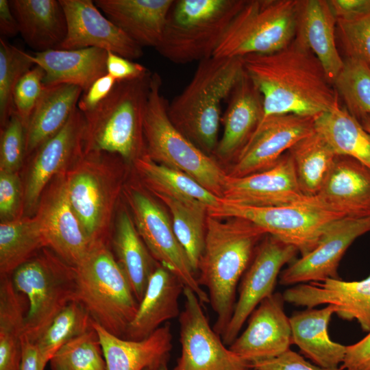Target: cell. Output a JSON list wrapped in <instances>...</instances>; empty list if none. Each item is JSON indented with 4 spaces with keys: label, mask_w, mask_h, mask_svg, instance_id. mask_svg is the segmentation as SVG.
<instances>
[{
    "label": "cell",
    "mask_w": 370,
    "mask_h": 370,
    "mask_svg": "<svg viewBox=\"0 0 370 370\" xmlns=\"http://www.w3.org/2000/svg\"><path fill=\"white\" fill-rule=\"evenodd\" d=\"M121 160L116 154L82 149L64 172L69 201L91 243H110L121 189Z\"/></svg>",
    "instance_id": "obj_5"
},
{
    "label": "cell",
    "mask_w": 370,
    "mask_h": 370,
    "mask_svg": "<svg viewBox=\"0 0 370 370\" xmlns=\"http://www.w3.org/2000/svg\"><path fill=\"white\" fill-rule=\"evenodd\" d=\"M97 7L143 47L160 43L173 0H96Z\"/></svg>",
    "instance_id": "obj_28"
},
{
    "label": "cell",
    "mask_w": 370,
    "mask_h": 370,
    "mask_svg": "<svg viewBox=\"0 0 370 370\" xmlns=\"http://www.w3.org/2000/svg\"><path fill=\"white\" fill-rule=\"evenodd\" d=\"M92 322L79 301L74 300L69 303L35 343L41 363L45 367L63 345L92 328Z\"/></svg>",
    "instance_id": "obj_40"
},
{
    "label": "cell",
    "mask_w": 370,
    "mask_h": 370,
    "mask_svg": "<svg viewBox=\"0 0 370 370\" xmlns=\"http://www.w3.org/2000/svg\"><path fill=\"white\" fill-rule=\"evenodd\" d=\"M116 81L106 74L95 80L81 95L77 108L83 113H88L96 108L111 92Z\"/></svg>",
    "instance_id": "obj_50"
},
{
    "label": "cell",
    "mask_w": 370,
    "mask_h": 370,
    "mask_svg": "<svg viewBox=\"0 0 370 370\" xmlns=\"http://www.w3.org/2000/svg\"><path fill=\"white\" fill-rule=\"evenodd\" d=\"M242 58L212 56L199 62L185 88L168 103L173 125L206 153L218 143L221 104L244 73Z\"/></svg>",
    "instance_id": "obj_3"
},
{
    "label": "cell",
    "mask_w": 370,
    "mask_h": 370,
    "mask_svg": "<svg viewBox=\"0 0 370 370\" xmlns=\"http://www.w3.org/2000/svg\"><path fill=\"white\" fill-rule=\"evenodd\" d=\"M313 132L314 117L286 114L263 119L234 159L227 175L240 177L269 169L295 143Z\"/></svg>",
    "instance_id": "obj_15"
},
{
    "label": "cell",
    "mask_w": 370,
    "mask_h": 370,
    "mask_svg": "<svg viewBox=\"0 0 370 370\" xmlns=\"http://www.w3.org/2000/svg\"><path fill=\"white\" fill-rule=\"evenodd\" d=\"M282 296L284 301L297 306L332 305L338 317L356 320L364 332H370V275L360 281L330 278L299 284Z\"/></svg>",
    "instance_id": "obj_22"
},
{
    "label": "cell",
    "mask_w": 370,
    "mask_h": 370,
    "mask_svg": "<svg viewBox=\"0 0 370 370\" xmlns=\"http://www.w3.org/2000/svg\"><path fill=\"white\" fill-rule=\"evenodd\" d=\"M184 288V284L174 273L159 264L149 280L124 338L144 339L164 322L180 316L178 299Z\"/></svg>",
    "instance_id": "obj_27"
},
{
    "label": "cell",
    "mask_w": 370,
    "mask_h": 370,
    "mask_svg": "<svg viewBox=\"0 0 370 370\" xmlns=\"http://www.w3.org/2000/svg\"><path fill=\"white\" fill-rule=\"evenodd\" d=\"M29 58L43 69L45 86L71 84L85 92L95 80L107 74V51L98 48L54 49L29 53Z\"/></svg>",
    "instance_id": "obj_29"
},
{
    "label": "cell",
    "mask_w": 370,
    "mask_h": 370,
    "mask_svg": "<svg viewBox=\"0 0 370 370\" xmlns=\"http://www.w3.org/2000/svg\"><path fill=\"white\" fill-rule=\"evenodd\" d=\"M83 92L71 84L45 86L26 126L27 158L64 126Z\"/></svg>",
    "instance_id": "obj_32"
},
{
    "label": "cell",
    "mask_w": 370,
    "mask_h": 370,
    "mask_svg": "<svg viewBox=\"0 0 370 370\" xmlns=\"http://www.w3.org/2000/svg\"><path fill=\"white\" fill-rule=\"evenodd\" d=\"M336 19L352 20L370 14V0H330Z\"/></svg>",
    "instance_id": "obj_52"
},
{
    "label": "cell",
    "mask_w": 370,
    "mask_h": 370,
    "mask_svg": "<svg viewBox=\"0 0 370 370\" xmlns=\"http://www.w3.org/2000/svg\"><path fill=\"white\" fill-rule=\"evenodd\" d=\"M85 125L84 115L77 107L64 126L29 156L23 184L24 216L35 214L51 181L65 172L79 156L83 149Z\"/></svg>",
    "instance_id": "obj_16"
},
{
    "label": "cell",
    "mask_w": 370,
    "mask_h": 370,
    "mask_svg": "<svg viewBox=\"0 0 370 370\" xmlns=\"http://www.w3.org/2000/svg\"><path fill=\"white\" fill-rule=\"evenodd\" d=\"M19 34L36 52L58 49L64 40L66 20L60 0H11Z\"/></svg>",
    "instance_id": "obj_30"
},
{
    "label": "cell",
    "mask_w": 370,
    "mask_h": 370,
    "mask_svg": "<svg viewBox=\"0 0 370 370\" xmlns=\"http://www.w3.org/2000/svg\"><path fill=\"white\" fill-rule=\"evenodd\" d=\"M304 195L314 197L320 191L336 155L317 132L295 143L288 151Z\"/></svg>",
    "instance_id": "obj_39"
},
{
    "label": "cell",
    "mask_w": 370,
    "mask_h": 370,
    "mask_svg": "<svg viewBox=\"0 0 370 370\" xmlns=\"http://www.w3.org/2000/svg\"><path fill=\"white\" fill-rule=\"evenodd\" d=\"M142 182L154 194L192 199L204 204L208 212L217 209L222 199L210 192L187 174L152 160L147 154L132 163Z\"/></svg>",
    "instance_id": "obj_35"
},
{
    "label": "cell",
    "mask_w": 370,
    "mask_h": 370,
    "mask_svg": "<svg viewBox=\"0 0 370 370\" xmlns=\"http://www.w3.org/2000/svg\"><path fill=\"white\" fill-rule=\"evenodd\" d=\"M301 192L293 159L286 152L271 167L240 177L227 175L221 199L247 206L271 207L292 204L306 198Z\"/></svg>",
    "instance_id": "obj_20"
},
{
    "label": "cell",
    "mask_w": 370,
    "mask_h": 370,
    "mask_svg": "<svg viewBox=\"0 0 370 370\" xmlns=\"http://www.w3.org/2000/svg\"><path fill=\"white\" fill-rule=\"evenodd\" d=\"M183 293L184 308L179 316L181 354L174 370H254L210 327L195 292L184 286Z\"/></svg>",
    "instance_id": "obj_13"
},
{
    "label": "cell",
    "mask_w": 370,
    "mask_h": 370,
    "mask_svg": "<svg viewBox=\"0 0 370 370\" xmlns=\"http://www.w3.org/2000/svg\"><path fill=\"white\" fill-rule=\"evenodd\" d=\"M333 84L345 108L359 122L370 115L369 65L358 59L346 58Z\"/></svg>",
    "instance_id": "obj_41"
},
{
    "label": "cell",
    "mask_w": 370,
    "mask_h": 370,
    "mask_svg": "<svg viewBox=\"0 0 370 370\" xmlns=\"http://www.w3.org/2000/svg\"><path fill=\"white\" fill-rule=\"evenodd\" d=\"M336 308L327 305L321 309L307 308L295 312L290 318L293 343L315 365L325 368H337L342 364L346 346L332 341L328 329Z\"/></svg>",
    "instance_id": "obj_31"
},
{
    "label": "cell",
    "mask_w": 370,
    "mask_h": 370,
    "mask_svg": "<svg viewBox=\"0 0 370 370\" xmlns=\"http://www.w3.org/2000/svg\"><path fill=\"white\" fill-rule=\"evenodd\" d=\"M162 79L152 73L143 120L146 154L154 162L180 171L221 198L227 177L217 161L184 136L171 122Z\"/></svg>",
    "instance_id": "obj_7"
},
{
    "label": "cell",
    "mask_w": 370,
    "mask_h": 370,
    "mask_svg": "<svg viewBox=\"0 0 370 370\" xmlns=\"http://www.w3.org/2000/svg\"><path fill=\"white\" fill-rule=\"evenodd\" d=\"M221 219L208 214L205 246L197 277L208 289L209 303L217 315L214 330L222 335L232 316L236 287L265 232L240 218Z\"/></svg>",
    "instance_id": "obj_2"
},
{
    "label": "cell",
    "mask_w": 370,
    "mask_h": 370,
    "mask_svg": "<svg viewBox=\"0 0 370 370\" xmlns=\"http://www.w3.org/2000/svg\"><path fill=\"white\" fill-rule=\"evenodd\" d=\"M35 64L29 53L0 38V123L5 125L14 112L12 95L19 79Z\"/></svg>",
    "instance_id": "obj_43"
},
{
    "label": "cell",
    "mask_w": 370,
    "mask_h": 370,
    "mask_svg": "<svg viewBox=\"0 0 370 370\" xmlns=\"http://www.w3.org/2000/svg\"><path fill=\"white\" fill-rule=\"evenodd\" d=\"M109 245L103 241L92 243L75 267L76 300L85 307L95 322L124 338L138 302Z\"/></svg>",
    "instance_id": "obj_6"
},
{
    "label": "cell",
    "mask_w": 370,
    "mask_h": 370,
    "mask_svg": "<svg viewBox=\"0 0 370 370\" xmlns=\"http://www.w3.org/2000/svg\"><path fill=\"white\" fill-rule=\"evenodd\" d=\"M214 217L240 218L247 220L284 243L295 246L306 255L319 243L326 229L335 221L344 218L317 197L284 206L254 207L223 201L216 210L208 212Z\"/></svg>",
    "instance_id": "obj_11"
},
{
    "label": "cell",
    "mask_w": 370,
    "mask_h": 370,
    "mask_svg": "<svg viewBox=\"0 0 370 370\" xmlns=\"http://www.w3.org/2000/svg\"><path fill=\"white\" fill-rule=\"evenodd\" d=\"M47 247L35 215L0 223V276L10 275L18 267Z\"/></svg>",
    "instance_id": "obj_38"
},
{
    "label": "cell",
    "mask_w": 370,
    "mask_h": 370,
    "mask_svg": "<svg viewBox=\"0 0 370 370\" xmlns=\"http://www.w3.org/2000/svg\"><path fill=\"white\" fill-rule=\"evenodd\" d=\"M44 76L43 69L35 65L19 79L14 89V112L25 126L45 89Z\"/></svg>",
    "instance_id": "obj_46"
},
{
    "label": "cell",
    "mask_w": 370,
    "mask_h": 370,
    "mask_svg": "<svg viewBox=\"0 0 370 370\" xmlns=\"http://www.w3.org/2000/svg\"><path fill=\"white\" fill-rule=\"evenodd\" d=\"M360 123L364 129L370 134V115H367L360 120Z\"/></svg>",
    "instance_id": "obj_55"
},
{
    "label": "cell",
    "mask_w": 370,
    "mask_h": 370,
    "mask_svg": "<svg viewBox=\"0 0 370 370\" xmlns=\"http://www.w3.org/2000/svg\"><path fill=\"white\" fill-rule=\"evenodd\" d=\"M26 158V126L14 112L1 128L0 171L19 172Z\"/></svg>",
    "instance_id": "obj_44"
},
{
    "label": "cell",
    "mask_w": 370,
    "mask_h": 370,
    "mask_svg": "<svg viewBox=\"0 0 370 370\" xmlns=\"http://www.w3.org/2000/svg\"><path fill=\"white\" fill-rule=\"evenodd\" d=\"M51 370H107L93 326L63 345L49 360Z\"/></svg>",
    "instance_id": "obj_42"
},
{
    "label": "cell",
    "mask_w": 370,
    "mask_h": 370,
    "mask_svg": "<svg viewBox=\"0 0 370 370\" xmlns=\"http://www.w3.org/2000/svg\"><path fill=\"white\" fill-rule=\"evenodd\" d=\"M10 276L28 303L22 341L35 343L54 318L76 300L75 267L45 247Z\"/></svg>",
    "instance_id": "obj_9"
},
{
    "label": "cell",
    "mask_w": 370,
    "mask_h": 370,
    "mask_svg": "<svg viewBox=\"0 0 370 370\" xmlns=\"http://www.w3.org/2000/svg\"><path fill=\"white\" fill-rule=\"evenodd\" d=\"M300 3L298 0L245 1L212 56L241 58L285 48L294 40Z\"/></svg>",
    "instance_id": "obj_10"
},
{
    "label": "cell",
    "mask_w": 370,
    "mask_h": 370,
    "mask_svg": "<svg viewBox=\"0 0 370 370\" xmlns=\"http://www.w3.org/2000/svg\"><path fill=\"white\" fill-rule=\"evenodd\" d=\"M1 37H14L19 33L18 22L8 0H0Z\"/></svg>",
    "instance_id": "obj_53"
},
{
    "label": "cell",
    "mask_w": 370,
    "mask_h": 370,
    "mask_svg": "<svg viewBox=\"0 0 370 370\" xmlns=\"http://www.w3.org/2000/svg\"><path fill=\"white\" fill-rule=\"evenodd\" d=\"M314 128L336 156L354 158L370 167V134L338 102L314 117Z\"/></svg>",
    "instance_id": "obj_34"
},
{
    "label": "cell",
    "mask_w": 370,
    "mask_h": 370,
    "mask_svg": "<svg viewBox=\"0 0 370 370\" xmlns=\"http://www.w3.org/2000/svg\"><path fill=\"white\" fill-rule=\"evenodd\" d=\"M298 249L270 234L257 245L253 258L244 273L239 295L222 340L230 345L252 312L264 299L271 296L282 268L295 260Z\"/></svg>",
    "instance_id": "obj_14"
},
{
    "label": "cell",
    "mask_w": 370,
    "mask_h": 370,
    "mask_svg": "<svg viewBox=\"0 0 370 370\" xmlns=\"http://www.w3.org/2000/svg\"><path fill=\"white\" fill-rule=\"evenodd\" d=\"M284 302L279 293L261 301L249 317L246 329L229 348L250 364L276 358L290 349L292 332Z\"/></svg>",
    "instance_id": "obj_21"
},
{
    "label": "cell",
    "mask_w": 370,
    "mask_h": 370,
    "mask_svg": "<svg viewBox=\"0 0 370 370\" xmlns=\"http://www.w3.org/2000/svg\"><path fill=\"white\" fill-rule=\"evenodd\" d=\"M67 31L58 49L98 48L131 60L140 58L142 47L109 20L91 0H60Z\"/></svg>",
    "instance_id": "obj_18"
},
{
    "label": "cell",
    "mask_w": 370,
    "mask_h": 370,
    "mask_svg": "<svg viewBox=\"0 0 370 370\" xmlns=\"http://www.w3.org/2000/svg\"><path fill=\"white\" fill-rule=\"evenodd\" d=\"M123 193L136 228L153 257L174 273L185 287L193 290L201 303H209L208 295L198 284L166 211L138 187L127 186Z\"/></svg>",
    "instance_id": "obj_12"
},
{
    "label": "cell",
    "mask_w": 370,
    "mask_h": 370,
    "mask_svg": "<svg viewBox=\"0 0 370 370\" xmlns=\"http://www.w3.org/2000/svg\"><path fill=\"white\" fill-rule=\"evenodd\" d=\"M92 326L99 336L107 370H145L169 362L173 345L168 323L142 340L120 338L94 321Z\"/></svg>",
    "instance_id": "obj_26"
},
{
    "label": "cell",
    "mask_w": 370,
    "mask_h": 370,
    "mask_svg": "<svg viewBox=\"0 0 370 370\" xmlns=\"http://www.w3.org/2000/svg\"><path fill=\"white\" fill-rule=\"evenodd\" d=\"M341 369L370 370V332L357 343L346 346Z\"/></svg>",
    "instance_id": "obj_51"
},
{
    "label": "cell",
    "mask_w": 370,
    "mask_h": 370,
    "mask_svg": "<svg viewBox=\"0 0 370 370\" xmlns=\"http://www.w3.org/2000/svg\"><path fill=\"white\" fill-rule=\"evenodd\" d=\"M112 244L115 258L139 303L149 280L159 266L139 235L132 215L125 208L116 214Z\"/></svg>",
    "instance_id": "obj_33"
},
{
    "label": "cell",
    "mask_w": 370,
    "mask_h": 370,
    "mask_svg": "<svg viewBox=\"0 0 370 370\" xmlns=\"http://www.w3.org/2000/svg\"><path fill=\"white\" fill-rule=\"evenodd\" d=\"M336 26L347 58L370 66V14L352 20L337 19Z\"/></svg>",
    "instance_id": "obj_45"
},
{
    "label": "cell",
    "mask_w": 370,
    "mask_h": 370,
    "mask_svg": "<svg viewBox=\"0 0 370 370\" xmlns=\"http://www.w3.org/2000/svg\"><path fill=\"white\" fill-rule=\"evenodd\" d=\"M168 362H164L158 365L147 368L145 370H169Z\"/></svg>",
    "instance_id": "obj_56"
},
{
    "label": "cell",
    "mask_w": 370,
    "mask_h": 370,
    "mask_svg": "<svg viewBox=\"0 0 370 370\" xmlns=\"http://www.w3.org/2000/svg\"><path fill=\"white\" fill-rule=\"evenodd\" d=\"M244 0H177L156 50L175 64L210 58Z\"/></svg>",
    "instance_id": "obj_8"
},
{
    "label": "cell",
    "mask_w": 370,
    "mask_h": 370,
    "mask_svg": "<svg viewBox=\"0 0 370 370\" xmlns=\"http://www.w3.org/2000/svg\"><path fill=\"white\" fill-rule=\"evenodd\" d=\"M221 118L223 133L214 151L222 160L234 159L248 142L263 115L262 97L245 72L232 89Z\"/></svg>",
    "instance_id": "obj_24"
},
{
    "label": "cell",
    "mask_w": 370,
    "mask_h": 370,
    "mask_svg": "<svg viewBox=\"0 0 370 370\" xmlns=\"http://www.w3.org/2000/svg\"><path fill=\"white\" fill-rule=\"evenodd\" d=\"M152 73L118 82L109 95L92 111L84 114L83 150L119 156L133 163L146 154L143 120Z\"/></svg>",
    "instance_id": "obj_4"
},
{
    "label": "cell",
    "mask_w": 370,
    "mask_h": 370,
    "mask_svg": "<svg viewBox=\"0 0 370 370\" xmlns=\"http://www.w3.org/2000/svg\"><path fill=\"white\" fill-rule=\"evenodd\" d=\"M35 343L22 341V356L19 370H44Z\"/></svg>",
    "instance_id": "obj_54"
},
{
    "label": "cell",
    "mask_w": 370,
    "mask_h": 370,
    "mask_svg": "<svg viewBox=\"0 0 370 370\" xmlns=\"http://www.w3.org/2000/svg\"><path fill=\"white\" fill-rule=\"evenodd\" d=\"M25 301L11 276H0V370H19L27 314Z\"/></svg>",
    "instance_id": "obj_36"
},
{
    "label": "cell",
    "mask_w": 370,
    "mask_h": 370,
    "mask_svg": "<svg viewBox=\"0 0 370 370\" xmlns=\"http://www.w3.org/2000/svg\"><path fill=\"white\" fill-rule=\"evenodd\" d=\"M34 215L47 247L69 264L76 267L92 243L69 201L64 172L56 175L45 189Z\"/></svg>",
    "instance_id": "obj_17"
},
{
    "label": "cell",
    "mask_w": 370,
    "mask_h": 370,
    "mask_svg": "<svg viewBox=\"0 0 370 370\" xmlns=\"http://www.w3.org/2000/svg\"><path fill=\"white\" fill-rule=\"evenodd\" d=\"M254 370H342L341 368H325L306 361L303 356L287 350L280 356L251 364Z\"/></svg>",
    "instance_id": "obj_48"
},
{
    "label": "cell",
    "mask_w": 370,
    "mask_h": 370,
    "mask_svg": "<svg viewBox=\"0 0 370 370\" xmlns=\"http://www.w3.org/2000/svg\"><path fill=\"white\" fill-rule=\"evenodd\" d=\"M369 232L370 217H344L335 221L313 250L292 261L280 273V284L297 285L339 278L337 270L345 251L356 238Z\"/></svg>",
    "instance_id": "obj_19"
},
{
    "label": "cell",
    "mask_w": 370,
    "mask_h": 370,
    "mask_svg": "<svg viewBox=\"0 0 370 370\" xmlns=\"http://www.w3.org/2000/svg\"><path fill=\"white\" fill-rule=\"evenodd\" d=\"M317 198L344 217H370V167L345 156H336Z\"/></svg>",
    "instance_id": "obj_23"
},
{
    "label": "cell",
    "mask_w": 370,
    "mask_h": 370,
    "mask_svg": "<svg viewBox=\"0 0 370 370\" xmlns=\"http://www.w3.org/2000/svg\"><path fill=\"white\" fill-rule=\"evenodd\" d=\"M106 69L116 82L137 79L149 72L143 65L111 51L107 52Z\"/></svg>",
    "instance_id": "obj_49"
},
{
    "label": "cell",
    "mask_w": 370,
    "mask_h": 370,
    "mask_svg": "<svg viewBox=\"0 0 370 370\" xmlns=\"http://www.w3.org/2000/svg\"><path fill=\"white\" fill-rule=\"evenodd\" d=\"M24 216V187L18 172L0 171V219L10 221Z\"/></svg>",
    "instance_id": "obj_47"
},
{
    "label": "cell",
    "mask_w": 370,
    "mask_h": 370,
    "mask_svg": "<svg viewBox=\"0 0 370 370\" xmlns=\"http://www.w3.org/2000/svg\"><path fill=\"white\" fill-rule=\"evenodd\" d=\"M336 23L328 1H301L293 40L317 58L332 84L344 65L336 44Z\"/></svg>",
    "instance_id": "obj_25"
},
{
    "label": "cell",
    "mask_w": 370,
    "mask_h": 370,
    "mask_svg": "<svg viewBox=\"0 0 370 370\" xmlns=\"http://www.w3.org/2000/svg\"><path fill=\"white\" fill-rule=\"evenodd\" d=\"M241 58L245 72L262 97V119L286 114L315 117L338 102L317 58L294 40L276 52Z\"/></svg>",
    "instance_id": "obj_1"
},
{
    "label": "cell",
    "mask_w": 370,
    "mask_h": 370,
    "mask_svg": "<svg viewBox=\"0 0 370 370\" xmlns=\"http://www.w3.org/2000/svg\"><path fill=\"white\" fill-rule=\"evenodd\" d=\"M154 195L169 208L175 234L196 275L205 246L207 206L196 199Z\"/></svg>",
    "instance_id": "obj_37"
}]
</instances>
